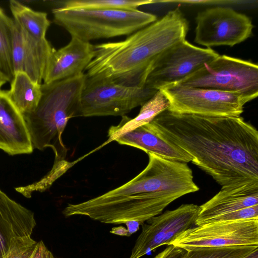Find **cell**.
<instances>
[{
	"instance_id": "cell-1",
	"label": "cell",
	"mask_w": 258,
	"mask_h": 258,
	"mask_svg": "<svg viewBox=\"0 0 258 258\" xmlns=\"http://www.w3.org/2000/svg\"><path fill=\"white\" fill-rule=\"evenodd\" d=\"M147 126L187 153L223 189L258 187V132L241 116L165 110Z\"/></svg>"
},
{
	"instance_id": "cell-2",
	"label": "cell",
	"mask_w": 258,
	"mask_h": 258,
	"mask_svg": "<svg viewBox=\"0 0 258 258\" xmlns=\"http://www.w3.org/2000/svg\"><path fill=\"white\" fill-rule=\"evenodd\" d=\"M140 173L121 186L78 204H68L66 217L85 216L106 224L136 221L142 224L160 214L171 203L194 188L192 172L183 162L148 153Z\"/></svg>"
},
{
	"instance_id": "cell-3",
	"label": "cell",
	"mask_w": 258,
	"mask_h": 258,
	"mask_svg": "<svg viewBox=\"0 0 258 258\" xmlns=\"http://www.w3.org/2000/svg\"><path fill=\"white\" fill-rule=\"evenodd\" d=\"M188 30V21L179 8H175L123 41L94 45L95 55L85 75L125 86H144L157 58L185 40Z\"/></svg>"
},
{
	"instance_id": "cell-4",
	"label": "cell",
	"mask_w": 258,
	"mask_h": 258,
	"mask_svg": "<svg viewBox=\"0 0 258 258\" xmlns=\"http://www.w3.org/2000/svg\"><path fill=\"white\" fill-rule=\"evenodd\" d=\"M86 76L84 73L48 84H41L42 95L32 112L24 114L33 149L50 148L54 155L51 172L47 176L54 180L66 162L68 150L62 134L69 120L80 117L81 98Z\"/></svg>"
},
{
	"instance_id": "cell-5",
	"label": "cell",
	"mask_w": 258,
	"mask_h": 258,
	"mask_svg": "<svg viewBox=\"0 0 258 258\" xmlns=\"http://www.w3.org/2000/svg\"><path fill=\"white\" fill-rule=\"evenodd\" d=\"M53 21L72 37L89 42L130 35L157 20L152 14L137 10H63L54 8Z\"/></svg>"
},
{
	"instance_id": "cell-6",
	"label": "cell",
	"mask_w": 258,
	"mask_h": 258,
	"mask_svg": "<svg viewBox=\"0 0 258 258\" xmlns=\"http://www.w3.org/2000/svg\"><path fill=\"white\" fill-rule=\"evenodd\" d=\"M175 84L239 93L251 101L258 95V66L249 60L219 55Z\"/></svg>"
},
{
	"instance_id": "cell-7",
	"label": "cell",
	"mask_w": 258,
	"mask_h": 258,
	"mask_svg": "<svg viewBox=\"0 0 258 258\" xmlns=\"http://www.w3.org/2000/svg\"><path fill=\"white\" fill-rule=\"evenodd\" d=\"M157 91L145 86H128L86 76L80 117H122L134 108L142 106Z\"/></svg>"
},
{
	"instance_id": "cell-8",
	"label": "cell",
	"mask_w": 258,
	"mask_h": 258,
	"mask_svg": "<svg viewBox=\"0 0 258 258\" xmlns=\"http://www.w3.org/2000/svg\"><path fill=\"white\" fill-rule=\"evenodd\" d=\"M160 90L168 99V110L178 113L211 116H240L251 100L236 93L173 84Z\"/></svg>"
},
{
	"instance_id": "cell-9",
	"label": "cell",
	"mask_w": 258,
	"mask_h": 258,
	"mask_svg": "<svg viewBox=\"0 0 258 258\" xmlns=\"http://www.w3.org/2000/svg\"><path fill=\"white\" fill-rule=\"evenodd\" d=\"M219 54L210 48L195 46L186 40L162 53L155 60L145 86L159 90L190 76Z\"/></svg>"
},
{
	"instance_id": "cell-10",
	"label": "cell",
	"mask_w": 258,
	"mask_h": 258,
	"mask_svg": "<svg viewBox=\"0 0 258 258\" xmlns=\"http://www.w3.org/2000/svg\"><path fill=\"white\" fill-rule=\"evenodd\" d=\"M196 22L195 42L210 48L239 44L251 36L253 28L248 16L229 7H213L199 12Z\"/></svg>"
},
{
	"instance_id": "cell-11",
	"label": "cell",
	"mask_w": 258,
	"mask_h": 258,
	"mask_svg": "<svg viewBox=\"0 0 258 258\" xmlns=\"http://www.w3.org/2000/svg\"><path fill=\"white\" fill-rule=\"evenodd\" d=\"M169 245L185 250L204 246H258V218L196 226L178 235Z\"/></svg>"
},
{
	"instance_id": "cell-12",
	"label": "cell",
	"mask_w": 258,
	"mask_h": 258,
	"mask_svg": "<svg viewBox=\"0 0 258 258\" xmlns=\"http://www.w3.org/2000/svg\"><path fill=\"white\" fill-rule=\"evenodd\" d=\"M200 207L193 204H182L147 220L136 240L129 258H141L157 247L168 245L184 231L193 227Z\"/></svg>"
},
{
	"instance_id": "cell-13",
	"label": "cell",
	"mask_w": 258,
	"mask_h": 258,
	"mask_svg": "<svg viewBox=\"0 0 258 258\" xmlns=\"http://www.w3.org/2000/svg\"><path fill=\"white\" fill-rule=\"evenodd\" d=\"M53 49L46 38L32 37L14 21L13 60L15 74L25 73L34 82L42 84Z\"/></svg>"
},
{
	"instance_id": "cell-14",
	"label": "cell",
	"mask_w": 258,
	"mask_h": 258,
	"mask_svg": "<svg viewBox=\"0 0 258 258\" xmlns=\"http://www.w3.org/2000/svg\"><path fill=\"white\" fill-rule=\"evenodd\" d=\"M94 55V45L71 36L66 46L58 50L53 49L45 69L43 84H48L83 74Z\"/></svg>"
},
{
	"instance_id": "cell-15",
	"label": "cell",
	"mask_w": 258,
	"mask_h": 258,
	"mask_svg": "<svg viewBox=\"0 0 258 258\" xmlns=\"http://www.w3.org/2000/svg\"><path fill=\"white\" fill-rule=\"evenodd\" d=\"M0 149L10 155L33 152L23 114L11 100L8 91L0 89Z\"/></svg>"
},
{
	"instance_id": "cell-16",
	"label": "cell",
	"mask_w": 258,
	"mask_h": 258,
	"mask_svg": "<svg viewBox=\"0 0 258 258\" xmlns=\"http://www.w3.org/2000/svg\"><path fill=\"white\" fill-rule=\"evenodd\" d=\"M36 225L33 213L0 188V258L18 238L31 236Z\"/></svg>"
},
{
	"instance_id": "cell-17",
	"label": "cell",
	"mask_w": 258,
	"mask_h": 258,
	"mask_svg": "<svg viewBox=\"0 0 258 258\" xmlns=\"http://www.w3.org/2000/svg\"><path fill=\"white\" fill-rule=\"evenodd\" d=\"M113 141L172 161L187 163L192 160L187 153L159 137L146 124L109 138L107 143Z\"/></svg>"
},
{
	"instance_id": "cell-18",
	"label": "cell",
	"mask_w": 258,
	"mask_h": 258,
	"mask_svg": "<svg viewBox=\"0 0 258 258\" xmlns=\"http://www.w3.org/2000/svg\"><path fill=\"white\" fill-rule=\"evenodd\" d=\"M258 205V187L221 190L199 206L196 226L205 224L216 216Z\"/></svg>"
},
{
	"instance_id": "cell-19",
	"label": "cell",
	"mask_w": 258,
	"mask_h": 258,
	"mask_svg": "<svg viewBox=\"0 0 258 258\" xmlns=\"http://www.w3.org/2000/svg\"><path fill=\"white\" fill-rule=\"evenodd\" d=\"M9 96L23 115L33 111L40 100L41 84L33 81L26 74L18 72L11 82Z\"/></svg>"
},
{
	"instance_id": "cell-20",
	"label": "cell",
	"mask_w": 258,
	"mask_h": 258,
	"mask_svg": "<svg viewBox=\"0 0 258 258\" xmlns=\"http://www.w3.org/2000/svg\"><path fill=\"white\" fill-rule=\"evenodd\" d=\"M169 106L166 96L158 90L141 106L139 114L135 118L123 116L118 124L111 126L108 130V138L150 122L158 115L168 109Z\"/></svg>"
},
{
	"instance_id": "cell-21",
	"label": "cell",
	"mask_w": 258,
	"mask_h": 258,
	"mask_svg": "<svg viewBox=\"0 0 258 258\" xmlns=\"http://www.w3.org/2000/svg\"><path fill=\"white\" fill-rule=\"evenodd\" d=\"M9 7L13 19L22 29L34 38H46L50 24L47 13L34 11L14 0L9 2Z\"/></svg>"
},
{
	"instance_id": "cell-22",
	"label": "cell",
	"mask_w": 258,
	"mask_h": 258,
	"mask_svg": "<svg viewBox=\"0 0 258 258\" xmlns=\"http://www.w3.org/2000/svg\"><path fill=\"white\" fill-rule=\"evenodd\" d=\"M55 8L63 10L135 11L140 6L156 2L150 0H70L56 1Z\"/></svg>"
},
{
	"instance_id": "cell-23",
	"label": "cell",
	"mask_w": 258,
	"mask_h": 258,
	"mask_svg": "<svg viewBox=\"0 0 258 258\" xmlns=\"http://www.w3.org/2000/svg\"><path fill=\"white\" fill-rule=\"evenodd\" d=\"M14 20L0 8V74L11 82L15 72L13 60Z\"/></svg>"
},
{
	"instance_id": "cell-24",
	"label": "cell",
	"mask_w": 258,
	"mask_h": 258,
	"mask_svg": "<svg viewBox=\"0 0 258 258\" xmlns=\"http://www.w3.org/2000/svg\"><path fill=\"white\" fill-rule=\"evenodd\" d=\"M258 246H204L189 249L185 258H244Z\"/></svg>"
},
{
	"instance_id": "cell-25",
	"label": "cell",
	"mask_w": 258,
	"mask_h": 258,
	"mask_svg": "<svg viewBox=\"0 0 258 258\" xmlns=\"http://www.w3.org/2000/svg\"><path fill=\"white\" fill-rule=\"evenodd\" d=\"M37 244V242L31 236L19 238L12 244L3 258H30Z\"/></svg>"
},
{
	"instance_id": "cell-26",
	"label": "cell",
	"mask_w": 258,
	"mask_h": 258,
	"mask_svg": "<svg viewBox=\"0 0 258 258\" xmlns=\"http://www.w3.org/2000/svg\"><path fill=\"white\" fill-rule=\"evenodd\" d=\"M258 218V205L245 208L212 218L205 223Z\"/></svg>"
},
{
	"instance_id": "cell-27",
	"label": "cell",
	"mask_w": 258,
	"mask_h": 258,
	"mask_svg": "<svg viewBox=\"0 0 258 258\" xmlns=\"http://www.w3.org/2000/svg\"><path fill=\"white\" fill-rule=\"evenodd\" d=\"M167 246L154 258H185L186 250L173 245Z\"/></svg>"
},
{
	"instance_id": "cell-28",
	"label": "cell",
	"mask_w": 258,
	"mask_h": 258,
	"mask_svg": "<svg viewBox=\"0 0 258 258\" xmlns=\"http://www.w3.org/2000/svg\"><path fill=\"white\" fill-rule=\"evenodd\" d=\"M126 227L127 230L131 235L135 233L139 229V227L142 224L136 221H130L124 223Z\"/></svg>"
},
{
	"instance_id": "cell-29",
	"label": "cell",
	"mask_w": 258,
	"mask_h": 258,
	"mask_svg": "<svg viewBox=\"0 0 258 258\" xmlns=\"http://www.w3.org/2000/svg\"><path fill=\"white\" fill-rule=\"evenodd\" d=\"M110 232L112 234L120 236H130L131 235L127 229L122 226L113 227L110 231Z\"/></svg>"
},
{
	"instance_id": "cell-30",
	"label": "cell",
	"mask_w": 258,
	"mask_h": 258,
	"mask_svg": "<svg viewBox=\"0 0 258 258\" xmlns=\"http://www.w3.org/2000/svg\"><path fill=\"white\" fill-rule=\"evenodd\" d=\"M244 258H258V248L255 249L248 255Z\"/></svg>"
},
{
	"instance_id": "cell-31",
	"label": "cell",
	"mask_w": 258,
	"mask_h": 258,
	"mask_svg": "<svg viewBox=\"0 0 258 258\" xmlns=\"http://www.w3.org/2000/svg\"><path fill=\"white\" fill-rule=\"evenodd\" d=\"M7 82H8L6 79L0 74V89Z\"/></svg>"
}]
</instances>
